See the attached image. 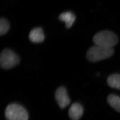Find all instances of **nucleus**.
I'll use <instances>...</instances> for the list:
<instances>
[{"instance_id":"obj_1","label":"nucleus","mask_w":120,"mask_h":120,"mask_svg":"<svg viewBox=\"0 0 120 120\" xmlns=\"http://www.w3.org/2000/svg\"><path fill=\"white\" fill-rule=\"evenodd\" d=\"M113 53L112 48L95 45L88 49L86 57L87 59L91 62H97L111 57Z\"/></svg>"},{"instance_id":"obj_2","label":"nucleus","mask_w":120,"mask_h":120,"mask_svg":"<svg viewBox=\"0 0 120 120\" xmlns=\"http://www.w3.org/2000/svg\"><path fill=\"white\" fill-rule=\"evenodd\" d=\"M93 41L95 45L112 48L117 43L118 38L113 33L109 31H103L95 35Z\"/></svg>"},{"instance_id":"obj_5","label":"nucleus","mask_w":120,"mask_h":120,"mask_svg":"<svg viewBox=\"0 0 120 120\" xmlns=\"http://www.w3.org/2000/svg\"><path fill=\"white\" fill-rule=\"evenodd\" d=\"M55 97L60 108L64 109L70 104L67 91L64 87H60L56 90Z\"/></svg>"},{"instance_id":"obj_6","label":"nucleus","mask_w":120,"mask_h":120,"mask_svg":"<svg viewBox=\"0 0 120 120\" xmlns=\"http://www.w3.org/2000/svg\"><path fill=\"white\" fill-rule=\"evenodd\" d=\"M83 108L80 103H73L69 109V116L72 120H79L83 115Z\"/></svg>"},{"instance_id":"obj_3","label":"nucleus","mask_w":120,"mask_h":120,"mask_svg":"<svg viewBox=\"0 0 120 120\" xmlns=\"http://www.w3.org/2000/svg\"><path fill=\"white\" fill-rule=\"evenodd\" d=\"M4 116L7 120H28L29 115L26 109L17 104H11L6 108Z\"/></svg>"},{"instance_id":"obj_4","label":"nucleus","mask_w":120,"mask_h":120,"mask_svg":"<svg viewBox=\"0 0 120 120\" xmlns=\"http://www.w3.org/2000/svg\"><path fill=\"white\" fill-rule=\"evenodd\" d=\"M20 58L12 50L4 49L0 55V64L4 69H12L19 64Z\"/></svg>"},{"instance_id":"obj_11","label":"nucleus","mask_w":120,"mask_h":120,"mask_svg":"<svg viewBox=\"0 0 120 120\" xmlns=\"http://www.w3.org/2000/svg\"><path fill=\"white\" fill-rule=\"evenodd\" d=\"M10 28L9 22L4 18H1L0 20V34L4 35L6 34Z\"/></svg>"},{"instance_id":"obj_8","label":"nucleus","mask_w":120,"mask_h":120,"mask_svg":"<svg viewBox=\"0 0 120 120\" xmlns=\"http://www.w3.org/2000/svg\"><path fill=\"white\" fill-rule=\"evenodd\" d=\"M76 17L73 13L71 12H65L62 13L59 16V19L64 22L66 28H70L73 26L75 21Z\"/></svg>"},{"instance_id":"obj_9","label":"nucleus","mask_w":120,"mask_h":120,"mask_svg":"<svg viewBox=\"0 0 120 120\" xmlns=\"http://www.w3.org/2000/svg\"><path fill=\"white\" fill-rule=\"evenodd\" d=\"M108 85L110 87L120 90V74H112L108 77Z\"/></svg>"},{"instance_id":"obj_7","label":"nucleus","mask_w":120,"mask_h":120,"mask_svg":"<svg viewBox=\"0 0 120 120\" xmlns=\"http://www.w3.org/2000/svg\"><path fill=\"white\" fill-rule=\"evenodd\" d=\"M29 38L34 43H41L45 39V35L41 28H35L31 30L29 34Z\"/></svg>"},{"instance_id":"obj_10","label":"nucleus","mask_w":120,"mask_h":120,"mask_svg":"<svg viewBox=\"0 0 120 120\" xmlns=\"http://www.w3.org/2000/svg\"><path fill=\"white\" fill-rule=\"evenodd\" d=\"M107 101L109 105L116 111L120 112V97L116 95L110 94L108 96Z\"/></svg>"}]
</instances>
